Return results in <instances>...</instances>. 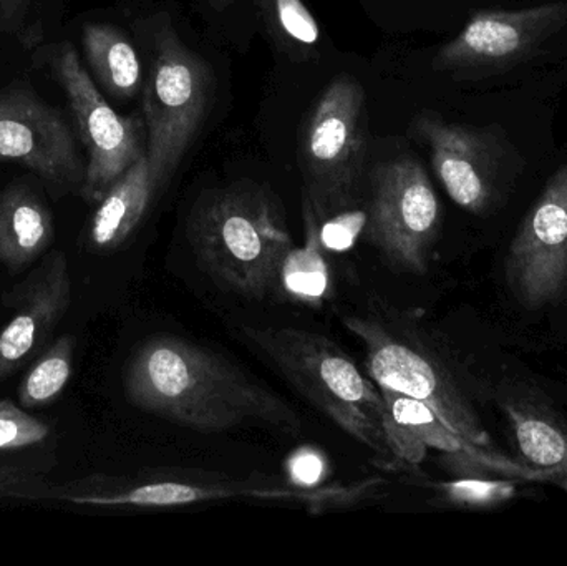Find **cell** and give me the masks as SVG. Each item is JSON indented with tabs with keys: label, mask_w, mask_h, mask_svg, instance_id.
Here are the masks:
<instances>
[{
	"label": "cell",
	"mask_w": 567,
	"mask_h": 566,
	"mask_svg": "<svg viewBox=\"0 0 567 566\" xmlns=\"http://www.w3.org/2000/svg\"><path fill=\"white\" fill-rule=\"evenodd\" d=\"M0 163H19L60 192H82L86 165L53 106L32 93L0 96Z\"/></svg>",
	"instance_id": "13"
},
{
	"label": "cell",
	"mask_w": 567,
	"mask_h": 566,
	"mask_svg": "<svg viewBox=\"0 0 567 566\" xmlns=\"http://www.w3.org/2000/svg\"><path fill=\"white\" fill-rule=\"evenodd\" d=\"M567 23V2L522 10H482L436 53L440 72H505L535 56Z\"/></svg>",
	"instance_id": "11"
},
{
	"label": "cell",
	"mask_w": 567,
	"mask_h": 566,
	"mask_svg": "<svg viewBox=\"0 0 567 566\" xmlns=\"http://www.w3.org/2000/svg\"><path fill=\"white\" fill-rule=\"evenodd\" d=\"M53 70L69 96L80 140L89 155L80 193L86 202L99 203L110 186L145 155V120L118 115L105 102L70 43L56 47Z\"/></svg>",
	"instance_id": "10"
},
{
	"label": "cell",
	"mask_w": 567,
	"mask_h": 566,
	"mask_svg": "<svg viewBox=\"0 0 567 566\" xmlns=\"http://www.w3.org/2000/svg\"><path fill=\"white\" fill-rule=\"evenodd\" d=\"M365 153V90L352 76H337L317 102L303 138V209L317 223L350 208Z\"/></svg>",
	"instance_id": "8"
},
{
	"label": "cell",
	"mask_w": 567,
	"mask_h": 566,
	"mask_svg": "<svg viewBox=\"0 0 567 566\" xmlns=\"http://www.w3.org/2000/svg\"><path fill=\"white\" fill-rule=\"evenodd\" d=\"M150 35V69L143 89L146 158L162 193L195 142L213 99V73L159 17Z\"/></svg>",
	"instance_id": "6"
},
{
	"label": "cell",
	"mask_w": 567,
	"mask_h": 566,
	"mask_svg": "<svg viewBox=\"0 0 567 566\" xmlns=\"http://www.w3.org/2000/svg\"><path fill=\"white\" fill-rule=\"evenodd\" d=\"M379 477L350 484L300 487L287 475L256 474L235 477L228 472L203 469H152L123 477H95L69 492L66 502L95 507L179 508L213 502H281L307 508L310 514L355 507L372 501L385 487Z\"/></svg>",
	"instance_id": "5"
},
{
	"label": "cell",
	"mask_w": 567,
	"mask_h": 566,
	"mask_svg": "<svg viewBox=\"0 0 567 566\" xmlns=\"http://www.w3.org/2000/svg\"><path fill=\"white\" fill-rule=\"evenodd\" d=\"M363 235L400 272L423 276L442 228V206L419 159L402 156L372 173Z\"/></svg>",
	"instance_id": "9"
},
{
	"label": "cell",
	"mask_w": 567,
	"mask_h": 566,
	"mask_svg": "<svg viewBox=\"0 0 567 566\" xmlns=\"http://www.w3.org/2000/svg\"><path fill=\"white\" fill-rule=\"evenodd\" d=\"M262 358L313 408L373 454L380 469L413 474L425 445L396 425L382 389L337 342L299 328H243Z\"/></svg>",
	"instance_id": "2"
},
{
	"label": "cell",
	"mask_w": 567,
	"mask_h": 566,
	"mask_svg": "<svg viewBox=\"0 0 567 566\" xmlns=\"http://www.w3.org/2000/svg\"><path fill=\"white\" fill-rule=\"evenodd\" d=\"M506 279L522 305L545 308L565 291L567 281V165L553 173L516 231Z\"/></svg>",
	"instance_id": "12"
},
{
	"label": "cell",
	"mask_w": 567,
	"mask_h": 566,
	"mask_svg": "<svg viewBox=\"0 0 567 566\" xmlns=\"http://www.w3.org/2000/svg\"><path fill=\"white\" fill-rule=\"evenodd\" d=\"M30 0H0V29L19 32L29 13Z\"/></svg>",
	"instance_id": "27"
},
{
	"label": "cell",
	"mask_w": 567,
	"mask_h": 566,
	"mask_svg": "<svg viewBox=\"0 0 567 566\" xmlns=\"http://www.w3.org/2000/svg\"><path fill=\"white\" fill-rule=\"evenodd\" d=\"M126 398L136 408L199 432L261 425L297 438L299 414L248 372L179 336L146 339L125 371Z\"/></svg>",
	"instance_id": "1"
},
{
	"label": "cell",
	"mask_w": 567,
	"mask_h": 566,
	"mask_svg": "<svg viewBox=\"0 0 567 566\" xmlns=\"http://www.w3.org/2000/svg\"><path fill=\"white\" fill-rule=\"evenodd\" d=\"M365 223L367 212H350V208L329 216L319 223L320 246L327 251H347L355 245L357 238L363 235Z\"/></svg>",
	"instance_id": "25"
},
{
	"label": "cell",
	"mask_w": 567,
	"mask_h": 566,
	"mask_svg": "<svg viewBox=\"0 0 567 566\" xmlns=\"http://www.w3.org/2000/svg\"><path fill=\"white\" fill-rule=\"evenodd\" d=\"M276 23L290 42L316 47L320 42V27L302 0H271Z\"/></svg>",
	"instance_id": "24"
},
{
	"label": "cell",
	"mask_w": 567,
	"mask_h": 566,
	"mask_svg": "<svg viewBox=\"0 0 567 566\" xmlns=\"http://www.w3.org/2000/svg\"><path fill=\"white\" fill-rule=\"evenodd\" d=\"M83 47L100 82L118 99H132L143 82L142 62L130 40L112 25L83 29Z\"/></svg>",
	"instance_id": "18"
},
{
	"label": "cell",
	"mask_w": 567,
	"mask_h": 566,
	"mask_svg": "<svg viewBox=\"0 0 567 566\" xmlns=\"http://www.w3.org/2000/svg\"><path fill=\"white\" fill-rule=\"evenodd\" d=\"M306 218V246L292 248L284 259L279 272L278 289L293 302L317 306L327 298L330 289V272L323 259L319 241V223L303 209Z\"/></svg>",
	"instance_id": "19"
},
{
	"label": "cell",
	"mask_w": 567,
	"mask_h": 566,
	"mask_svg": "<svg viewBox=\"0 0 567 566\" xmlns=\"http://www.w3.org/2000/svg\"><path fill=\"white\" fill-rule=\"evenodd\" d=\"M75 338L60 336L37 356L20 382L19 402L25 409H43L62 395L72 379Z\"/></svg>",
	"instance_id": "21"
},
{
	"label": "cell",
	"mask_w": 567,
	"mask_h": 566,
	"mask_svg": "<svg viewBox=\"0 0 567 566\" xmlns=\"http://www.w3.org/2000/svg\"><path fill=\"white\" fill-rule=\"evenodd\" d=\"M69 492L35 472L0 465V501H66Z\"/></svg>",
	"instance_id": "23"
},
{
	"label": "cell",
	"mask_w": 567,
	"mask_h": 566,
	"mask_svg": "<svg viewBox=\"0 0 567 566\" xmlns=\"http://www.w3.org/2000/svg\"><path fill=\"white\" fill-rule=\"evenodd\" d=\"M342 322L365 348L367 374L379 388L419 399L470 444L488 451L492 441L468 382L415 312L373 296L362 311L343 315Z\"/></svg>",
	"instance_id": "3"
},
{
	"label": "cell",
	"mask_w": 567,
	"mask_h": 566,
	"mask_svg": "<svg viewBox=\"0 0 567 566\" xmlns=\"http://www.w3.org/2000/svg\"><path fill=\"white\" fill-rule=\"evenodd\" d=\"M499 405L522 457L543 474L567 475V418L528 389H505Z\"/></svg>",
	"instance_id": "15"
},
{
	"label": "cell",
	"mask_w": 567,
	"mask_h": 566,
	"mask_svg": "<svg viewBox=\"0 0 567 566\" xmlns=\"http://www.w3.org/2000/svg\"><path fill=\"white\" fill-rule=\"evenodd\" d=\"M49 434L45 422L27 414L9 399L0 401V452L32 447L45 441Z\"/></svg>",
	"instance_id": "22"
},
{
	"label": "cell",
	"mask_w": 567,
	"mask_h": 566,
	"mask_svg": "<svg viewBox=\"0 0 567 566\" xmlns=\"http://www.w3.org/2000/svg\"><path fill=\"white\" fill-rule=\"evenodd\" d=\"M186 238L215 285L258 301L275 295L293 248L278 199L248 182L203 195L189 213Z\"/></svg>",
	"instance_id": "4"
},
{
	"label": "cell",
	"mask_w": 567,
	"mask_h": 566,
	"mask_svg": "<svg viewBox=\"0 0 567 566\" xmlns=\"http://www.w3.org/2000/svg\"><path fill=\"white\" fill-rule=\"evenodd\" d=\"M209 3H212L213 9L218 10V12H221V10H225L226 7L231 6V3H235V0H209Z\"/></svg>",
	"instance_id": "28"
},
{
	"label": "cell",
	"mask_w": 567,
	"mask_h": 566,
	"mask_svg": "<svg viewBox=\"0 0 567 566\" xmlns=\"http://www.w3.org/2000/svg\"><path fill=\"white\" fill-rule=\"evenodd\" d=\"M382 389L383 398H385L390 414L396 425L416 439L420 444L425 445L426 449H436L443 454L465 452L475 457L488 455V451L485 449L476 447L462 435L456 434L429 405L423 404L419 399L410 398V395L392 391V389Z\"/></svg>",
	"instance_id": "20"
},
{
	"label": "cell",
	"mask_w": 567,
	"mask_h": 566,
	"mask_svg": "<svg viewBox=\"0 0 567 566\" xmlns=\"http://www.w3.org/2000/svg\"><path fill=\"white\" fill-rule=\"evenodd\" d=\"M286 475L300 487H320L327 484L326 457L317 449H299L287 461Z\"/></svg>",
	"instance_id": "26"
},
{
	"label": "cell",
	"mask_w": 567,
	"mask_h": 566,
	"mask_svg": "<svg viewBox=\"0 0 567 566\" xmlns=\"http://www.w3.org/2000/svg\"><path fill=\"white\" fill-rule=\"evenodd\" d=\"M53 215L43 199L25 185L0 193V265L22 271L52 246Z\"/></svg>",
	"instance_id": "17"
},
{
	"label": "cell",
	"mask_w": 567,
	"mask_h": 566,
	"mask_svg": "<svg viewBox=\"0 0 567 566\" xmlns=\"http://www.w3.org/2000/svg\"><path fill=\"white\" fill-rule=\"evenodd\" d=\"M158 193L145 153L100 199L90 222V249L106 255L122 248L142 225Z\"/></svg>",
	"instance_id": "16"
},
{
	"label": "cell",
	"mask_w": 567,
	"mask_h": 566,
	"mask_svg": "<svg viewBox=\"0 0 567 566\" xmlns=\"http://www.w3.org/2000/svg\"><path fill=\"white\" fill-rule=\"evenodd\" d=\"M16 308L0 331V382L23 368L52 338L72 305V279L63 253L45 256L25 281L10 291Z\"/></svg>",
	"instance_id": "14"
},
{
	"label": "cell",
	"mask_w": 567,
	"mask_h": 566,
	"mask_svg": "<svg viewBox=\"0 0 567 566\" xmlns=\"http://www.w3.org/2000/svg\"><path fill=\"white\" fill-rule=\"evenodd\" d=\"M432 165L450 198L476 216L498 212L512 195L525 158L502 125L470 126L433 113L415 120Z\"/></svg>",
	"instance_id": "7"
}]
</instances>
